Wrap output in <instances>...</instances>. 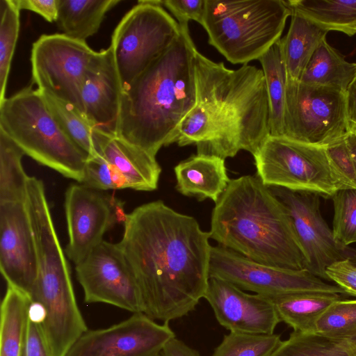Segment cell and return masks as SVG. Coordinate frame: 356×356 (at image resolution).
I'll return each mask as SVG.
<instances>
[{
  "mask_svg": "<svg viewBox=\"0 0 356 356\" xmlns=\"http://www.w3.org/2000/svg\"><path fill=\"white\" fill-rule=\"evenodd\" d=\"M291 13L284 0H206L201 25L229 62L246 65L281 38Z\"/></svg>",
  "mask_w": 356,
  "mask_h": 356,
  "instance_id": "6",
  "label": "cell"
},
{
  "mask_svg": "<svg viewBox=\"0 0 356 356\" xmlns=\"http://www.w3.org/2000/svg\"><path fill=\"white\" fill-rule=\"evenodd\" d=\"M210 238L255 261L307 269L289 216L257 175L231 179L212 211Z\"/></svg>",
  "mask_w": 356,
  "mask_h": 356,
  "instance_id": "4",
  "label": "cell"
},
{
  "mask_svg": "<svg viewBox=\"0 0 356 356\" xmlns=\"http://www.w3.org/2000/svg\"><path fill=\"white\" fill-rule=\"evenodd\" d=\"M232 283L243 291L263 296L318 292L347 294L307 269L292 270L264 264L220 246H211L209 277Z\"/></svg>",
  "mask_w": 356,
  "mask_h": 356,
  "instance_id": "11",
  "label": "cell"
},
{
  "mask_svg": "<svg viewBox=\"0 0 356 356\" xmlns=\"http://www.w3.org/2000/svg\"><path fill=\"white\" fill-rule=\"evenodd\" d=\"M315 332L331 338L356 341V300H339L320 316Z\"/></svg>",
  "mask_w": 356,
  "mask_h": 356,
  "instance_id": "33",
  "label": "cell"
},
{
  "mask_svg": "<svg viewBox=\"0 0 356 356\" xmlns=\"http://www.w3.org/2000/svg\"><path fill=\"white\" fill-rule=\"evenodd\" d=\"M355 76L356 63L346 60L325 38L316 49L298 81L346 92Z\"/></svg>",
  "mask_w": 356,
  "mask_h": 356,
  "instance_id": "23",
  "label": "cell"
},
{
  "mask_svg": "<svg viewBox=\"0 0 356 356\" xmlns=\"http://www.w3.org/2000/svg\"><path fill=\"white\" fill-rule=\"evenodd\" d=\"M95 154L102 155L120 174L126 188L152 191L158 188L161 168L145 150L116 135L96 130Z\"/></svg>",
  "mask_w": 356,
  "mask_h": 356,
  "instance_id": "19",
  "label": "cell"
},
{
  "mask_svg": "<svg viewBox=\"0 0 356 356\" xmlns=\"http://www.w3.org/2000/svg\"><path fill=\"white\" fill-rule=\"evenodd\" d=\"M122 88L113 49L97 51L81 88L83 110L96 129L116 135Z\"/></svg>",
  "mask_w": 356,
  "mask_h": 356,
  "instance_id": "18",
  "label": "cell"
},
{
  "mask_svg": "<svg viewBox=\"0 0 356 356\" xmlns=\"http://www.w3.org/2000/svg\"><path fill=\"white\" fill-rule=\"evenodd\" d=\"M30 298L8 286L0 309V356H22Z\"/></svg>",
  "mask_w": 356,
  "mask_h": 356,
  "instance_id": "26",
  "label": "cell"
},
{
  "mask_svg": "<svg viewBox=\"0 0 356 356\" xmlns=\"http://www.w3.org/2000/svg\"><path fill=\"white\" fill-rule=\"evenodd\" d=\"M97 55L85 41L63 33L42 35L32 45V82L83 113L81 88Z\"/></svg>",
  "mask_w": 356,
  "mask_h": 356,
  "instance_id": "10",
  "label": "cell"
},
{
  "mask_svg": "<svg viewBox=\"0 0 356 356\" xmlns=\"http://www.w3.org/2000/svg\"><path fill=\"white\" fill-rule=\"evenodd\" d=\"M174 171L178 192L199 200L210 199L215 203L231 180L227 175L225 159L212 155H192L179 162Z\"/></svg>",
  "mask_w": 356,
  "mask_h": 356,
  "instance_id": "20",
  "label": "cell"
},
{
  "mask_svg": "<svg viewBox=\"0 0 356 356\" xmlns=\"http://www.w3.org/2000/svg\"><path fill=\"white\" fill-rule=\"evenodd\" d=\"M355 134H356V133H355Z\"/></svg>",
  "mask_w": 356,
  "mask_h": 356,
  "instance_id": "46",
  "label": "cell"
},
{
  "mask_svg": "<svg viewBox=\"0 0 356 356\" xmlns=\"http://www.w3.org/2000/svg\"><path fill=\"white\" fill-rule=\"evenodd\" d=\"M23 150L0 131V203L25 202L29 177L22 165Z\"/></svg>",
  "mask_w": 356,
  "mask_h": 356,
  "instance_id": "29",
  "label": "cell"
},
{
  "mask_svg": "<svg viewBox=\"0 0 356 356\" xmlns=\"http://www.w3.org/2000/svg\"><path fill=\"white\" fill-rule=\"evenodd\" d=\"M204 298L218 323L230 332L271 334L281 322L268 298L245 293L219 278L209 277Z\"/></svg>",
  "mask_w": 356,
  "mask_h": 356,
  "instance_id": "17",
  "label": "cell"
},
{
  "mask_svg": "<svg viewBox=\"0 0 356 356\" xmlns=\"http://www.w3.org/2000/svg\"><path fill=\"white\" fill-rule=\"evenodd\" d=\"M178 22L161 0H141L115 27L111 47L122 91L179 36Z\"/></svg>",
  "mask_w": 356,
  "mask_h": 356,
  "instance_id": "8",
  "label": "cell"
},
{
  "mask_svg": "<svg viewBox=\"0 0 356 356\" xmlns=\"http://www.w3.org/2000/svg\"><path fill=\"white\" fill-rule=\"evenodd\" d=\"M206 0H165L161 5L177 19L179 26H188L193 20L202 24L205 13Z\"/></svg>",
  "mask_w": 356,
  "mask_h": 356,
  "instance_id": "37",
  "label": "cell"
},
{
  "mask_svg": "<svg viewBox=\"0 0 356 356\" xmlns=\"http://www.w3.org/2000/svg\"><path fill=\"white\" fill-rule=\"evenodd\" d=\"M271 356H356V341L293 331Z\"/></svg>",
  "mask_w": 356,
  "mask_h": 356,
  "instance_id": "28",
  "label": "cell"
},
{
  "mask_svg": "<svg viewBox=\"0 0 356 356\" xmlns=\"http://www.w3.org/2000/svg\"><path fill=\"white\" fill-rule=\"evenodd\" d=\"M22 356H54L41 324L29 318Z\"/></svg>",
  "mask_w": 356,
  "mask_h": 356,
  "instance_id": "39",
  "label": "cell"
},
{
  "mask_svg": "<svg viewBox=\"0 0 356 356\" xmlns=\"http://www.w3.org/2000/svg\"><path fill=\"white\" fill-rule=\"evenodd\" d=\"M346 137L325 148L343 188H356V167Z\"/></svg>",
  "mask_w": 356,
  "mask_h": 356,
  "instance_id": "36",
  "label": "cell"
},
{
  "mask_svg": "<svg viewBox=\"0 0 356 356\" xmlns=\"http://www.w3.org/2000/svg\"><path fill=\"white\" fill-rule=\"evenodd\" d=\"M209 232L161 200L126 215L120 247L135 276L144 314L169 323L193 312L209 280Z\"/></svg>",
  "mask_w": 356,
  "mask_h": 356,
  "instance_id": "1",
  "label": "cell"
},
{
  "mask_svg": "<svg viewBox=\"0 0 356 356\" xmlns=\"http://www.w3.org/2000/svg\"><path fill=\"white\" fill-rule=\"evenodd\" d=\"M65 211L69 238L65 253L76 265L104 241L107 231L124 222L127 215L120 200L81 183L67 189Z\"/></svg>",
  "mask_w": 356,
  "mask_h": 356,
  "instance_id": "14",
  "label": "cell"
},
{
  "mask_svg": "<svg viewBox=\"0 0 356 356\" xmlns=\"http://www.w3.org/2000/svg\"><path fill=\"white\" fill-rule=\"evenodd\" d=\"M293 9L329 31L356 34V0H289Z\"/></svg>",
  "mask_w": 356,
  "mask_h": 356,
  "instance_id": "27",
  "label": "cell"
},
{
  "mask_svg": "<svg viewBox=\"0 0 356 356\" xmlns=\"http://www.w3.org/2000/svg\"><path fill=\"white\" fill-rule=\"evenodd\" d=\"M0 16V102H1L6 98V86L19 31L20 9L14 0H1Z\"/></svg>",
  "mask_w": 356,
  "mask_h": 356,
  "instance_id": "31",
  "label": "cell"
},
{
  "mask_svg": "<svg viewBox=\"0 0 356 356\" xmlns=\"http://www.w3.org/2000/svg\"><path fill=\"white\" fill-rule=\"evenodd\" d=\"M334 207L332 233L343 247L356 243V188L337 190L331 197Z\"/></svg>",
  "mask_w": 356,
  "mask_h": 356,
  "instance_id": "34",
  "label": "cell"
},
{
  "mask_svg": "<svg viewBox=\"0 0 356 356\" xmlns=\"http://www.w3.org/2000/svg\"><path fill=\"white\" fill-rule=\"evenodd\" d=\"M264 296L273 303L280 321L291 327L293 331L302 332H315L320 316L333 302L341 299L338 293L318 292Z\"/></svg>",
  "mask_w": 356,
  "mask_h": 356,
  "instance_id": "22",
  "label": "cell"
},
{
  "mask_svg": "<svg viewBox=\"0 0 356 356\" xmlns=\"http://www.w3.org/2000/svg\"><path fill=\"white\" fill-rule=\"evenodd\" d=\"M39 91L49 111L63 130L89 156L94 155L95 134L97 129L93 124L74 105L47 91Z\"/></svg>",
  "mask_w": 356,
  "mask_h": 356,
  "instance_id": "30",
  "label": "cell"
},
{
  "mask_svg": "<svg viewBox=\"0 0 356 356\" xmlns=\"http://www.w3.org/2000/svg\"><path fill=\"white\" fill-rule=\"evenodd\" d=\"M348 258L356 266V252L353 253L352 255Z\"/></svg>",
  "mask_w": 356,
  "mask_h": 356,
  "instance_id": "44",
  "label": "cell"
},
{
  "mask_svg": "<svg viewBox=\"0 0 356 356\" xmlns=\"http://www.w3.org/2000/svg\"><path fill=\"white\" fill-rule=\"evenodd\" d=\"M195 74V103L180 123L176 143L224 159L241 150L254 156L270 136L262 70L248 64L230 70L197 50Z\"/></svg>",
  "mask_w": 356,
  "mask_h": 356,
  "instance_id": "2",
  "label": "cell"
},
{
  "mask_svg": "<svg viewBox=\"0 0 356 356\" xmlns=\"http://www.w3.org/2000/svg\"><path fill=\"white\" fill-rule=\"evenodd\" d=\"M253 156L256 175L267 186L327 197L343 188L325 147L270 135Z\"/></svg>",
  "mask_w": 356,
  "mask_h": 356,
  "instance_id": "7",
  "label": "cell"
},
{
  "mask_svg": "<svg viewBox=\"0 0 356 356\" xmlns=\"http://www.w3.org/2000/svg\"><path fill=\"white\" fill-rule=\"evenodd\" d=\"M325 273L329 280L335 282L347 294L356 296V266L349 258L333 263Z\"/></svg>",
  "mask_w": 356,
  "mask_h": 356,
  "instance_id": "38",
  "label": "cell"
},
{
  "mask_svg": "<svg viewBox=\"0 0 356 356\" xmlns=\"http://www.w3.org/2000/svg\"><path fill=\"white\" fill-rule=\"evenodd\" d=\"M348 134L346 92L287 79L284 136L326 147Z\"/></svg>",
  "mask_w": 356,
  "mask_h": 356,
  "instance_id": "9",
  "label": "cell"
},
{
  "mask_svg": "<svg viewBox=\"0 0 356 356\" xmlns=\"http://www.w3.org/2000/svg\"><path fill=\"white\" fill-rule=\"evenodd\" d=\"M284 207L295 236L305 257L307 269L322 280H329L326 269L353 253L339 244L321 215L318 195L268 186Z\"/></svg>",
  "mask_w": 356,
  "mask_h": 356,
  "instance_id": "13",
  "label": "cell"
},
{
  "mask_svg": "<svg viewBox=\"0 0 356 356\" xmlns=\"http://www.w3.org/2000/svg\"><path fill=\"white\" fill-rule=\"evenodd\" d=\"M0 131L38 163L81 183L89 155L63 130L37 88L25 87L0 102Z\"/></svg>",
  "mask_w": 356,
  "mask_h": 356,
  "instance_id": "5",
  "label": "cell"
},
{
  "mask_svg": "<svg viewBox=\"0 0 356 356\" xmlns=\"http://www.w3.org/2000/svg\"><path fill=\"white\" fill-rule=\"evenodd\" d=\"M121 0H58L56 24L63 34L81 41L97 33L106 14Z\"/></svg>",
  "mask_w": 356,
  "mask_h": 356,
  "instance_id": "24",
  "label": "cell"
},
{
  "mask_svg": "<svg viewBox=\"0 0 356 356\" xmlns=\"http://www.w3.org/2000/svg\"><path fill=\"white\" fill-rule=\"evenodd\" d=\"M280 39L258 59L266 81L270 135L274 136L284 135L287 72Z\"/></svg>",
  "mask_w": 356,
  "mask_h": 356,
  "instance_id": "25",
  "label": "cell"
},
{
  "mask_svg": "<svg viewBox=\"0 0 356 356\" xmlns=\"http://www.w3.org/2000/svg\"><path fill=\"white\" fill-rule=\"evenodd\" d=\"M291 10L289 29L280 41L287 79L298 81L329 31L300 13Z\"/></svg>",
  "mask_w": 356,
  "mask_h": 356,
  "instance_id": "21",
  "label": "cell"
},
{
  "mask_svg": "<svg viewBox=\"0 0 356 356\" xmlns=\"http://www.w3.org/2000/svg\"><path fill=\"white\" fill-rule=\"evenodd\" d=\"M280 334L230 332L211 356H271L281 343Z\"/></svg>",
  "mask_w": 356,
  "mask_h": 356,
  "instance_id": "32",
  "label": "cell"
},
{
  "mask_svg": "<svg viewBox=\"0 0 356 356\" xmlns=\"http://www.w3.org/2000/svg\"><path fill=\"white\" fill-rule=\"evenodd\" d=\"M348 134L356 133V76L346 92Z\"/></svg>",
  "mask_w": 356,
  "mask_h": 356,
  "instance_id": "41",
  "label": "cell"
},
{
  "mask_svg": "<svg viewBox=\"0 0 356 356\" xmlns=\"http://www.w3.org/2000/svg\"><path fill=\"white\" fill-rule=\"evenodd\" d=\"M84 302L143 313L141 293L119 243L102 241L75 267Z\"/></svg>",
  "mask_w": 356,
  "mask_h": 356,
  "instance_id": "12",
  "label": "cell"
},
{
  "mask_svg": "<svg viewBox=\"0 0 356 356\" xmlns=\"http://www.w3.org/2000/svg\"><path fill=\"white\" fill-rule=\"evenodd\" d=\"M0 270L8 286L31 300L38 275V254L25 202L0 203Z\"/></svg>",
  "mask_w": 356,
  "mask_h": 356,
  "instance_id": "16",
  "label": "cell"
},
{
  "mask_svg": "<svg viewBox=\"0 0 356 356\" xmlns=\"http://www.w3.org/2000/svg\"><path fill=\"white\" fill-rule=\"evenodd\" d=\"M21 10L34 12L49 22H56L58 12V0H14Z\"/></svg>",
  "mask_w": 356,
  "mask_h": 356,
  "instance_id": "40",
  "label": "cell"
},
{
  "mask_svg": "<svg viewBox=\"0 0 356 356\" xmlns=\"http://www.w3.org/2000/svg\"><path fill=\"white\" fill-rule=\"evenodd\" d=\"M160 354L161 356H200L198 351L176 337L168 342Z\"/></svg>",
  "mask_w": 356,
  "mask_h": 356,
  "instance_id": "42",
  "label": "cell"
},
{
  "mask_svg": "<svg viewBox=\"0 0 356 356\" xmlns=\"http://www.w3.org/2000/svg\"><path fill=\"white\" fill-rule=\"evenodd\" d=\"M81 184L104 191L126 188L124 180L120 174L98 154L88 156Z\"/></svg>",
  "mask_w": 356,
  "mask_h": 356,
  "instance_id": "35",
  "label": "cell"
},
{
  "mask_svg": "<svg viewBox=\"0 0 356 356\" xmlns=\"http://www.w3.org/2000/svg\"><path fill=\"white\" fill-rule=\"evenodd\" d=\"M122 91L116 136L156 156L176 143L195 103V54L188 26Z\"/></svg>",
  "mask_w": 356,
  "mask_h": 356,
  "instance_id": "3",
  "label": "cell"
},
{
  "mask_svg": "<svg viewBox=\"0 0 356 356\" xmlns=\"http://www.w3.org/2000/svg\"><path fill=\"white\" fill-rule=\"evenodd\" d=\"M175 337L168 323H156L143 313L110 327L88 330L65 356H154Z\"/></svg>",
  "mask_w": 356,
  "mask_h": 356,
  "instance_id": "15",
  "label": "cell"
},
{
  "mask_svg": "<svg viewBox=\"0 0 356 356\" xmlns=\"http://www.w3.org/2000/svg\"><path fill=\"white\" fill-rule=\"evenodd\" d=\"M346 139L352 152L356 167V134H348Z\"/></svg>",
  "mask_w": 356,
  "mask_h": 356,
  "instance_id": "43",
  "label": "cell"
},
{
  "mask_svg": "<svg viewBox=\"0 0 356 356\" xmlns=\"http://www.w3.org/2000/svg\"><path fill=\"white\" fill-rule=\"evenodd\" d=\"M154 356H161V355L159 354V355H154Z\"/></svg>",
  "mask_w": 356,
  "mask_h": 356,
  "instance_id": "45",
  "label": "cell"
}]
</instances>
